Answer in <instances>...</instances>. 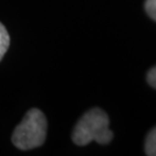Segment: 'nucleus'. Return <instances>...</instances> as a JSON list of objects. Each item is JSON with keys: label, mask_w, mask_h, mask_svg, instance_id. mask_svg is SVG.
<instances>
[{"label": "nucleus", "mask_w": 156, "mask_h": 156, "mask_svg": "<svg viewBox=\"0 0 156 156\" xmlns=\"http://www.w3.org/2000/svg\"><path fill=\"white\" fill-rule=\"evenodd\" d=\"M9 44H11V38L8 31L5 28V26L0 22V60L5 56L6 51L9 48Z\"/></svg>", "instance_id": "obj_3"}, {"label": "nucleus", "mask_w": 156, "mask_h": 156, "mask_svg": "<svg viewBox=\"0 0 156 156\" xmlns=\"http://www.w3.org/2000/svg\"><path fill=\"white\" fill-rule=\"evenodd\" d=\"M48 123L44 113L38 109L29 110L12 135L14 146L21 151L37 148L44 144Z\"/></svg>", "instance_id": "obj_2"}, {"label": "nucleus", "mask_w": 156, "mask_h": 156, "mask_svg": "<svg viewBox=\"0 0 156 156\" xmlns=\"http://www.w3.org/2000/svg\"><path fill=\"white\" fill-rule=\"evenodd\" d=\"M145 9L147 12V14L154 21H156V0H146Z\"/></svg>", "instance_id": "obj_5"}, {"label": "nucleus", "mask_w": 156, "mask_h": 156, "mask_svg": "<svg viewBox=\"0 0 156 156\" xmlns=\"http://www.w3.org/2000/svg\"><path fill=\"white\" fill-rule=\"evenodd\" d=\"M109 117L98 108L90 109L80 118L73 129L72 139L78 146H86L91 141L106 145L113 139V132L109 128Z\"/></svg>", "instance_id": "obj_1"}, {"label": "nucleus", "mask_w": 156, "mask_h": 156, "mask_svg": "<svg viewBox=\"0 0 156 156\" xmlns=\"http://www.w3.org/2000/svg\"><path fill=\"white\" fill-rule=\"evenodd\" d=\"M147 81L153 88L156 89V66L149 69V72L147 74Z\"/></svg>", "instance_id": "obj_6"}, {"label": "nucleus", "mask_w": 156, "mask_h": 156, "mask_svg": "<svg viewBox=\"0 0 156 156\" xmlns=\"http://www.w3.org/2000/svg\"><path fill=\"white\" fill-rule=\"evenodd\" d=\"M146 155L156 156V126L148 133L145 144Z\"/></svg>", "instance_id": "obj_4"}]
</instances>
